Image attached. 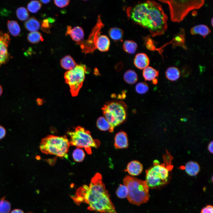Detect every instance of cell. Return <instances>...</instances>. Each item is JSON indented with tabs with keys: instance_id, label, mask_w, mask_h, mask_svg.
Listing matches in <instances>:
<instances>
[{
	"instance_id": "60d3db41",
	"label": "cell",
	"mask_w": 213,
	"mask_h": 213,
	"mask_svg": "<svg viewBox=\"0 0 213 213\" xmlns=\"http://www.w3.org/2000/svg\"><path fill=\"white\" fill-rule=\"evenodd\" d=\"M38 104H40V105H41L43 103V101L41 99H39L38 100Z\"/></svg>"
},
{
	"instance_id": "ffe728a7",
	"label": "cell",
	"mask_w": 213,
	"mask_h": 213,
	"mask_svg": "<svg viewBox=\"0 0 213 213\" xmlns=\"http://www.w3.org/2000/svg\"><path fill=\"white\" fill-rule=\"evenodd\" d=\"M96 125L97 128L100 130L103 131L108 130L110 132L113 131V128L103 117H99L97 120Z\"/></svg>"
},
{
	"instance_id": "9a60e30c",
	"label": "cell",
	"mask_w": 213,
	"mask_h": 213,
	"mask_svg": "<svg viewBox=\"0 0 213 213\" xmlns=\"http://www.w3.org/2000/svg\"><path fill=\"white\" fill-rule=\"evenodd\" d=\"M110 41L108 37L105 35L98 36L96 42V47L101 52L107 51L109 49Z\"/></svg>"
},
{
	"instance_id": "603a6c76",
	"label": "cell",
	"mask_w": 213,
	"mask_h": 213,
	"mask_svg": "<svg viewBox=\"0 0 213 213\" xmlns=\"http://www.w3.org/2000/svg\"><path fill=\"white\" fill-rule=\"evenodd\" d=\"M123 31L121 29L116 27L111 28L109 34L110 38L116 41H122L123 37Z\"/></svg>"
},
{
	"instance_id": "9c48e42d",
	"label": "cell",
	"mask_w": 213,
	"mask_h": 213,
	"mask_svg": "<svg viewBox=\"0 0 213 213\" xmlns=\"http://www.w3.org/2000/svg\"><path fill=\"white\" fill-rule=\"evenodd\" d=\"M154 166L146 171V180L149 188H154L166 184L168 182L169 170L163 165H159L157 160Z\"/></svg>"
},
{
	"instance_id": "5bb4252c",
	"label": "cell",
	"mask_w": 213,
	"mask_h": 213,
	"mask_svg": "<svg viewBox=\"0 0 213 213\" xmlns=\"http://www.w3.org/2000/svg\"><path fill=\"white\" fill-rule=\"evenodd\" d=\"M143 170V166L139 161L134 160L130 162L128 164L125 170L129 175L135 176L140 174Z\"/></svg>"
},
{
	"instance_id": "ba28073f",
	"label": "cell",
	"mask_w": 213,
	"mask_h": 213,
	"mask_svg": "<svg viewBox=\"0 0 213 213\" xmlns=\"http://www.w3.org/2000/svg\"><path fill=\"white\" fill-rule=\"evenodd\" d=\"M88 73L86 65L77 64L72 69L66 72L64 77L65 83L69 86L72 96H76L83 85L85 74Z\"/></svg>"
},
{
	"instance_id": "74e56055",
	"label": "cell",
	"mask_w": 213,
	"mask_h": 213,
	"mask_svg": "<svg viewBox=\"0 0 213 213\" xmlns=\"http://www.w3.org/2000/svg\"><path fill=\"white\" fill-rule=\"evenodd\" d=\"M213 142L212 141L209 143L207 147L208 151L212 154L213 152Z\"/></svg>"
},
{
	"instance_id": "e575fe53",
	"label": "cell",
	"mask_w": 213,
	"mask_h": 213,
	"mask_svg": "<svg viewBox=\"0 0 213 213\" xmlns=\"http://www.w3.org/2000/svg\"><path fill=\"white\" fill-rule=\"evenodd\" d=\"M201 213H213V207L212 205H208L203 208Z\"/></svg>"
},
{
	"instance_id": "52a82bcc",
	"label": "cell",
	"mask_w": 213,
	"mask_h": 213,
	"mask_svg": "<svg viewBox=\"0 0 213 213\" xmlns=\"http://www.w3.org/2000/svg\"><path fill=\"white\" fill-rule=\"evenodd\" d=\"M126 108L123 102L112 101L104 105L102 109L104 117L114 128L125 120Z\"/></svg>"
},
{
	"instance_id": "d4e9b609",
	"label": "cell",
	"mask_w": 213,
	"mask_h": 213,
	"mask_svg": "<svg viewBox=\"0 0 213 213\" xmlns=\"http://www.w3.org/2000/svg\"><path fill=\"white\" fill-rule=\"evenodd\" d=\"M124 79L127 83L133 84L137 82L138 80V75L133 70H128L124 73Z\"/></svg>"
},
{
	"instance_id": "836d02e7",
	"label": "cell",
	"mask_w": 213,
	"mask_h": 213,
	"mask_svg": "<svg viewBox=\"0 0 213 213\" xmlns=\"http://www.w3.org/2000/svg\"><path fill=\"white\" fill-rule=\"evenodd\" d=\"M70 1L68 0H62L54 1V3L58 7L63 8L68 5Z\"/></svg>"
},
{
	"instance_id": "e0dca14e",
	"label": "cell",
	"mask_w": 213,
	"mask_h": 213,
	"mask_svg": "<svg viewBox=\"0 0 213 213\" xmlns=\"http://www.w3.org/2000/svg\"><path fill=\"white\" fill-rule=\"evenodd\" d=\"M211 32L209 28L206 25L200 24L193 27L190 30V33L192 35L199 34L205 37Z\"/></svg>"
},
{
	"instance_id": "5b68a950",
	"label": "cell",
	"mask_w": 213,
	"mask_h": 213,
	"mask_svg": "<svg viewBox=\"0 0 213 213\" xmlns=\"http://www.w3.org/2000/svg\"><path fill=\"white\" fill-rule=\"evenodd\" d=\"M168 5L171 20L175 22L182 21L188 13L194 9L200 8L204 1L200 0H159Z\"/></svg>"
},
{
	"instance_id": "44dd1931",
	"label": "cell",
	"mask_w": 213,
	"mask_h": 213,
	"mask_svg": "<svg viewBox=\"0 0 213 213\" xmlns=\"http://www.w3.org/2000/svg\"><path fill=\"white\" fill-rule=\"evenodd\" d=\"M73 58L70 55L63 57L60 60V65L63 68L69 70L73 69L76 65Z\"/></svg>"
},
{
	"instance_id": "4fadbf2b",
	"label": "cell",
	"mask_w": 213,
	"mask_h": 213,
	"mask_svg": "<svg viewBox=\"0 0 213 213\" xmlns=\"http://www.w3.org/2000/svg\"><path fill=\"white\" fill-rule=\"evenodd\" d=\"M150 60L147 55L143 53H138L135 56L134 63L138 68L142 70L149 66Z\"/></svg>"
},
{
	"instance_id": "8992f818",
	"label": "cell",
	"mask_w": 213,
	"mask_h": 213,
	"mask_svg": "<svg viewBox=\"0 0 213 213\" xmlns=\"http://www.w3.org/2000/svg\"><path fill=\"white\" fill-rule=\"evenodd\" d=\"M67 134L70 137V144L77 148H84L89 154H91V147L97 148L100 145L99 141L94 139L89 131L80 126L77 127L74 130L68 131Z\"/></svg>"
},
{
	"instance_id": "ee69618b",
	"label": "cell",
	"mask_w": 213,
	"mask_h": 213,
	"mask_svg": "<svg viewBox=\"0 0 213 213\" xmlns=\"http://www.w3.org/2000/svg\"><path fill=\"white\" fill-rule=\"evenodd\" d=\"M211 24L212 25V26H213V18H212L211 20Z\"/></svg>"
},
{
	"instance_id": "4316f807",
	"label": "cell",
	"mask_w": 213,
	"mask_h": 213,
	"mask_svg": "<svg viewBox=\"0 0 213 213\" xmlns=\"http://www.w3.org/2000/svg\"><path fill=\"white\" fill-rule=\"evenodd\" d=\"M27 38L28 41L32 43H37L43 40L41 34L37 31L30 33L28 35Z\"/></svg>"
},
{
	"instance_id": "3957f363",
	"label": "cell",
	"mask_w": 213,
	"mask_h": 213,
	"mask_svg": "<svg viewBox=\"0 0 213 213\" xmlns=\"http://www.w3.org/2000/svg\"><path fill=\"white\" fill-rule=\"evenodd\" d=\"M123 183L128 188L127 198L130 203L140 206L148 201L149 187L146 181L127 175L124 178Z\"/></svg>"
},
{
	"instance_id": "f546056e",
	"label": "cell",
	"mask_w": 213,
	"mask_h": 213,
	"mask_svg": "<svg viewBox=\"0 0 213 213\" xmlns=\"http://www.w3.org/2000/svg\"><path fill=\"white\" fill-rule=\"evenodd\" d=\"M41 7V4L39 1L34 0L30 1L28 3L27 8L28 10L33 13L38 12Z\"/></svg>"
},
{
	"instance_id": "d6986e66",
	"label": "cell",
	"mask_w": 213,
	"mask_h": 213,
	"mask_svg": "<svg viewBox=\"0 0 213 213\" xmlns=\"http://www.w3.org/2000/svg\"><path fill=\"white\" fill-rule=\"evenodd\" d=\"M24 25L26 29L31 32L36 31L40 27L39 22L35 17H32L28 19Z\"/></svg>"
},
{
	"instance_id": "83f0119b",
	"label": "cell",
	"mask_w": 213,
	"mask_h": 213,
	"mask_svg": "<svg viewBox=\"0 0 213 213\" xmlns=\"http://www.w3.org/2000/svg\"><path fill=\"white\" fill-rule=\"evenodd\" d=\"M5 198L4 196L0 200V213H9L11 210V205Z\"/></svg>"
},
{
	"instance_id": "30bf717a",
	"label": "cell",
	"mask_w": 213,
	"mask_h": 213,
	"mask_svg": "<svg viewBox=\"0 0 213 213\" xmlns=\"http://www.w3.org/2000/svg\"><path fill=\"white\" fill-rule=\"evenodd\" d=\"M10 41L9 35L0 31V66L8 59L7 47Z\"/></svg>"
},
{
	"instance_id": "4dcf8cb0",
	"label": "cell",
	"mask_w": 213,
	"mask_h": 213,
	"mask_svg": "<svg viewBox=\"0 0 213 213\" xmlns=\"http://www.w3.org/2000/svg\"><path fill=\"white\" fill-rule=\"evenodd\" d=\"M85 156V153L82 149L77 148L75 149L72 153V156L74 160L78 162L82 161Z\"/></svg>"
},
{
	"instance_id": "d590c367",
	"label": "cell",
	"mask_w": 213,
	"mask_h": 213,
	"mask_svg": "<svg viewBox=\"0 0 213 213\" xmlns=\"http://www.w3.org/2000/svg\"><path fill=\"white\" fill-rule=\"evenodd\" d=\"M6 131L2 126L0 125V140L3 139L5 136Z\"/></svg>"
},
{
	"instance_id": "8d00e7d4",
	"label": "cell",
	"mask_w": 213,
	"mask_h": 213,
	"mask_svg": "<svg viewBox=\"0 0 213 213\" xmlns=\"http://www.w3.org/2000/svg\"><path fill=\"white\" fill-rule=\"evenodd\" d=\"M50 27V25L49 22V20L47 19H45L43 20L41 26V29L42 30H44L45 29Z\"/></svg>"
},
{
	"instance_id": "f6af8a7d",
	"label": "cell",
	"mask_w": 213,
	"mask_h": 213,
	"mask_svg": "<svg viewBox=\"0 0 213 213\" xmlns=\"http://www.w3.org/2000/svg\"><path fill=\"white\" fill-rule=\"evenodd\" d=\"M27 213H33L32 212H28Z\"/></svg>"
},
{
	"instance_id": "277c9868",
	"label": "cell",
	"mask_w": 213,
	"mask_h": 213,
	"mask_svg": "<svg viewBox=\"0 0 213 213\" xmlns=\"http://www.w3.org/2000/svg\"><path fill=\"white\" fill-rule=\"evenodd\" d=\"M70 145L69 141L65 135H49L42 140L39 148L43 153L67 158Z\"/></svg>"
},
{
	"instance_id": "1f68e13d",
	"label": "cell",
	"mask_w": 213,
	"mask_h": 213,
	"mask_svg": "<svg viewBox=\"0 0 213 213\" xmlns=\"http://www.w3.org/2000/svg\"><path fill=\"white\" fill-rule=\"evenodd\" d=\"M116 193L118 197L120 199H123L127 197L128 191L125 185L124 184H120L117 189Z\"/></svg>"
},
{
	"instance_id": "f1b7e54d",
	"label": "cell",
	"mask_w": 213,
	"mask_h": 213,
	"mask_svg": "<svg viewBox=\"0 0 213 213\" xmlns=\"http://www.w3.org/2000/svg\"><path fill=\"white\" fill-rule=\"evenodd\" d=\"M16 13L17 18L22 21L27 20L29 17V12L24 7H21L18 8Z\"/></svg>"
},
{
	"instance_id": "d6a6232c",
	"label": "cell",
	"mask_w": 213,
	"mask_h": 213,
	"mask_svg": "<svg viewBox=\"0 0 213 213\" xmlns=\"http://www.w3.org/2000/svg\"><path fill=\"white\" fill-rule=\"evenodd\" d=\"M136 91L140 94H144L146 93L149 89L148 85L144 82H140L137 83L135 86Z\"/></svg>"
},
{
	"instance_id": "7bdbcfd3",
	"label": "cell",
	"mask_w": 213,
	"mask_h": 213,
	"mask_svg": "<svg viewBox=\"0 0 213 213\" xmlns=\"http://www.w3.org/2000/svg\"><path fill=\"white\" fill-rule=\"evenodd\" d=\"M2 93V89L1 86L0 85V96L1 95Z\"/></svg>"
},
{
	"instance_id": "ac0fdd59",
	"label": "cell",
	"mask_w": 213,
	"mask_h": 213,
	"mask_svg": "<svg viewBox=\"0 0 213 213\" xmlns=\"http://www.w3.org/2000/svg\"><path fill=\"white\" fill-rule=\"evenodd\" d=\"M159 72L151 67H148L144 69L143 75L146 81H153L157 77Z\"/></svg>"
},
{
	"instance_id": "8fae6325",
	"label": "cell",
	"mask_w": 213,
	"mask_h": 213,
	"mask_svg": "<svg viewBox=\"0 0 213 213\" xmlns=\"http://www.w3.org/2000/svg\"><path fill=\"white\" fill-rule=\"evenodd\" d=\"M69 34L74 41L77 42L78 43L82 41L84 37V33L83 30L81 27L77 26L71 29L70 26H68L66 33V35Z\"/></svg>"
},
{
	"instance_id": "6da1fadb",
	"label": "cell",
	"mask_w": 213,
	"mask_h": 213,
	"mask_svg": "<svg viewBox=\"0 0 213 213\" xmlns=\"http://www.w3.org/2000/svg\"><path fill=\"white\" fill-rule=\"evenodd\" d=\"M71 197L78 205L83 203L87 204L89 210L117 213L100 173H96L92 177L89 185H84L79 187Z\"/></svg>"
},
{
	"instance_id": "ab89813d",
	"label": "cell",
	"mask_w": 213,
	"mask_h": 213,
	"mask_svg": "<svg viewBox=\"0 0 213 213\" xmlns=\"http://www.w3.org/2000/svg\"><path fill=\"white\" fill-rule=\"evenodd\" d=\"M50 0H40V1L44 4H46L48 3L50 1Z\"/></svg>"
},
{
	"instance_id": "7c38bea8",
	"label": "cell",
	"mask_w": 213,
	"mask_h": 213,
	"mask_svg": "<svg viewBox=\"0 0 213 213\" xmlns=\"http://www.w3.org/2000/svg\"><path fill=\"white\" fill-rule=\"evenodd\" d=\"M114 144L115 147L117 149L127 148L128 143L126 133L123 131L118 133L115 136Z\"/></svg>"
},
{
	"instance_id": "cb8c5ba5",
	"label": "cell",
	"mask_w": 213,
	"mask_h": 213,
	"mask_svg": "<svg viewBox=\"0 0 213 213\" xmlns=\"http://www.w3.org/2000/svg\"><path fill=\"white\" fill-rule=\"evenodd\" d=\"M138 48L137 43L132 40H126L123 44V48L126 52L130 54H134Z\"/></svg>"
},
{
	"instance_id": "b9f144b4",
	"label": "cell",
	"mask_w": 213,
	"mask_h": 213,
	"mask_svg": "<svg viewBox=\"0 0 213 213\" xmlns=\"http://www.w3.org/2000/svg\"><path fill=\"white\" fill-rule=\"evenodd\" d=\"M158 82V80L157 79H155L152 81V82L153 84H156Z\"/></svg>"
},
{
	"instance_id": "7402d4cb",
	"label": "cell",
	"mask_w": 213,
	"mask_h": 213,
	"mask_svg": "<svg viewBox=\"0 0 213 213\" xmlns=\"http://www.w3.org/2000/svg\"><path fill=\"white\" fill-rule=\"evenodd\" d=\"M166 78L171 81H175L179 78L180 72L178 69L174 67H171L168 68L165 72Z\"/></svg>"
},
{
	"instance_id": "f35d334b",
	"label": "cell",
	"mask_w": 213,
	"mask_h": 213,
	"mask_svg": "<svg viewBox=\"0 0 213 213\" xmlns=\"http://www.w3.org/2000/svg\"><path fill=\"white\" fill-rule=\"evenodd\" d=\"M10 213H24L22 210L20 209H15L13 210Z\"/></svg>"
},
{
	"instance_id": "484cf974",
	"label": "cell",
	"mask_w": 213,
	"mask_h": 213,
	"mask_svg": "<svg viewBox=\"0 0 213 213\" xmlns=\"http://www.w3.org/2000/svg\"><path fill=\"white\" fill-rule=\"evenodd\" d=\"M7 25L8 30L12 36H17L20 34V29L17 21L14 20H8Z\"/></svg>"
},
{
	"instance_id": "7a4b0ae2",
	"label": "cell",
	"mask_w": 213,
	"mask_h": 213,
	"mask_svg": "<svg viewBox=\"0 0 213 213\" xmlns=\"http://www.w3.org/2000/svg\"><path fill=\"white\" fill-rule=\"evenodd\" d=\"M130 19L147 29L152 37L163 34L167 28V17L161 4L154 1L140 3L130 13Z\"/></svg>"
},
{
	"instance_id": "2e32d148",
	"label": "cell",
	"mask_w": 213,
	"mask_h": 213,
	"mask_svg": "<svg viewBox=\"0 0 213 213\" xmlns=\"http://www.w3.org/2000/svg\"><path fill=\"white\" fill-rule=\"evenodd\" d=\"M200 166L198 163L195 161H191L185 164V170L186 173L191 176H195L200 170Z\"/></svg>"
}]
</instances>
